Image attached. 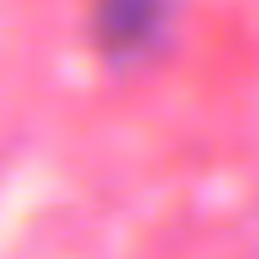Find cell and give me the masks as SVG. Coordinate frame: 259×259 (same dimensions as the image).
I'll use <instances>...</instances> for the list:
<instances>
[{
	"label": "cell",
	"mask_w": 259,
	"mask_h": 259,
	"mask_svg": "<svg viewBox=\"0 0 259 259\" xmlns=\"http://www.w3.org/2000/svg\"><path fill=\"white\" fill-rule=\"evenodd\" d=\"M164 14H168L164 0H96L91 27H96L100 50L127 55V50H141V46L159 32Z\"/></svg>",
	"instance_id": "6da1fadb"
}]
</instances>
